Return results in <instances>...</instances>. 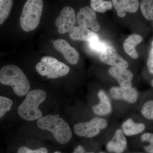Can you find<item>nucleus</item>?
Instances as JSON below:
<instances>
[{
	"label": "nucleus",
	"instance_id": "f257e3e1",
	"mask_svg": "<svg viewBox=\"0 0 153 153\" xmlns=\"http://www.w3.org/2000/svg\"><path fill=\"white\" fill-rule=\"evenodd\" d=\"M0 83L10 85L19 96H24L29 92L30 85L23 71L15 65H7L0 70Z\"/></svg>",
	"mask_w": 153,
	"mask_h": 153
},
{
	"label": "nucleus",
	"instance_id": "f03ea898",
	"mask_svg": "<svg viewBox=\"0 0 153 153\" xmlns=\"http://www.w3.org/2000/svg\"><path fill=\"white\" fill-rule=\"evenodd\" d=\"M39 128L51 132L55 139L62 144H65L71 140L72 131L68 123L55 115H48L41 117L37 121Z\"/></svg>",
	"mask_w": 153,
	"mask_h": 153
},
{
	"label": "nucleus",
	"instance_id": "7ed1b4c3",
	"mask_svg": "<svg viewBox=\"0 0 153 153\" xmlns=\"http://www.w3.org/2000/svg\"><path fill=\"white\" fill-rule=\"evenodd\" d=\"M47 94L44 90L36 89L27 94L26 98L18 108L20 117L27 121H34L42 117L39 106L45 101Z\"/></svg>",
	"mask_w": 153,
	"mask_h": 153
},
{
	"label": "nucleus",
	"instance_id": "20e7f679",
	"mask_svg": "<svg viewBox=\"0 0 153 153\" xmlns=\"http://www.w3.org/2000/svg\"><path fill=\"white\" fill-rule=\"evenodd\" d=\"M43 9L41 0H28L25 3L20 17L21 27L26 32L35 30L40 24Z\"/></svg>",
	"mask_w": 153,
	"mask_h": 153
},
{
	"label": "nucleus",
	"instance_id": "39448f33",
	"mask_svg": "<svg viewBox=\"0 0 153 153\" xmlns=\"http://www.w3.org/2000/svg\"><path fill=\"white\" fill-rule=\"evenodd\" d=\"M36 70L40 75L47 76L48 79H56L65 76L70 68L65 63L58 61L55 57L45 56L37 63Z\"/></svg>",
	"mask_w": 153,
	"mask_h": 153
},
{
	"label": "nucleus",
	"instance_id": "423d86ee",
	"mask_svg": "<svg viewBox=\"0 0 153 153\" xmlns=\"http://www.w3.org/2000/svg\"><path fill=\"white\" fill-rule=\"evenodd\" d=\"M107 126L106 120L96 117L88 122L76 124L74 126V131L79 136L92 138L97 136L101 130L104 129Z\"/></svg>",
	"mask_w": 153,
	"mask_h": 153
},
{
	"label": "nucleus",
	"instance_id": "0eeeda50",
	"mask_svg": "<svg viewBox=\"0 0 153 153\" xmlns=\"http://www.w3.org/2000/svg\"><path fill=\"white\" fill-rule=\"evenodd\" d=\"M76 22V14L74 9L66 7L61 11L60 16L55 21V25L58 33L61 35L70 32Z\"/></svg>",
	"mask_w": 153,
	"mask_h": 153
},
{
	"label": "nucleus",
	"instance_id": "6e6552de",
	"mask_svg": "<svg viewBox=\"0 0 153 153\" xmlns=\"http://www.w3.org/2000/svg\"><path fill=\"white\" fill-rule=\"evenodd\" d=\"M76 22L79 26L86 28H91L97 32L100 29L99 23L97 20L95 11L88 7L80 10L76 16Z\"/></svg>",
	"mask_w": 153,
	"mask_h": 153
},
{
	"label": "nucleus",
	"instance_id": "1a4fd4ad",
	"mask_svg": "<svg viewBox=\"0 0 153 153\" xmlns=\"http://www.w3.org/2000/svg\"><path fill=\"white\" fill-rule=\"evenodd\" d=\"M100 59L103 63L113 67L124 69L128 67V62L118 55L116 49L112 46H107L100 53Z\"/></svg>",
	"mask_w": 153,
	"mask_h": 153
},
{
	"label": "nucleus",
	"instance_id": "9d476101",
	"mask_svg": "<svg viewBox=\"0 0 153 153\" xmlns=\"http://www.w3.org/2000/svg\"><path fill=\"white\" fill-rule=\"evenodd\" d=\"M53 46L57 51L63 54L68 63L75 65L78 62L79 53L74 47H71L66 40L57 39L53 42Z\"/></svg>",
	"mask_w": 153,
	"mask_h": 153
},
{
	"label": "nucleus",
	"instance_id": "9b49d317",
	"mask_svg": "<svg viewBox=\"0 0 153 153\" xmlns=\"http://www.w3.org/2000/svg\"><path fill=\"white\" fill-rule=\"evenodd\" d=\"M109 74L117 80L120 87L124 88H129L132 86L134 75L130 70L116 67L109 68Z\"/></svg>",
	"mask_w": 153,
	"mask_h": 153
},
{
	"label": "nucleus",
	"instance_id": "f8f14e48",
	"mask_svg": "<svg viewBox=\"0 0 153 153\" xmlns=\"http://www.w3.org/2000/svg\"><path fill=\"white\" fill-rule=\"evenodd\" d=\"M110 93L115 100H123L129 103L135 102L138 98V92L136 88L131 87L124 88L120 87H112Z\"/></svg>",
	"mask_w": 153,
	"mask_h": 153
},
{
	"label": "nucleus",
	"instance_id": "ddd939ff",
	"mask_svg": "<svg viewBox=\"0 0 153 153\" xmlns=\"http://www.w3.org/2000/svg\"><path fill=\"white\" fill-rule=\"evenodd\" d=\"M127 146V141L121 129L116 131L112 140L107 143L106 148L110 152L123 153Z\"/></svg>",
	"mask_w": 153,
	"mask_h": 153
},
{
	"label": "nucleus",
	"instance_id": "4468645a",
	"mask_svg": "<svg viewBox=\"0 0 153 153\" xmlns=\"http://www.w3.org/2000/svg\"><path fill=\"white\" fill-rule=\"evenodd\" d=\"M69 36L74 41H87L88 43L99 40L97 34L79 25L74 26L69 32Z\"/></svg>",
	"mask_w": 153,
	"mask_h": 153
},
{
	"label": "nucleus",
	"instance_id": "2eb2a0df",
	"mask_svg": "<svg viewBox=\"0 0 153 153\" xmlns=\"http://www.w3.org/2000/svg\"><path fill=\"white\" fill-rule=\"evenodd\" d=\"M112 1L118 16L120 18L125 16L126 12L136 13L139 7L137 0H113Z\"/></svg>",
	"mask_w": 153,
	"mask_h": 153
},
{
	"label": "nucleus",
	"instance_id": "dca6fc26",
	"mask_svg": "<svg viewBox=\"0 0 153 153\" xmlns=\"http://www.w3.org/2000/svg\"><path fill=\"white\" fill-rule=\"evenodd\" d=\"M100 102L92 107V111L95 114L99 116L109 114L112 111L111 102L104 91L100 90L98 93Z\"/></svg>",
	"mask_w": 153,
	"mask_h": 153
},
{
	"label": "nucleus",
	"instance_id": "f3484780",
	"mask_svg": "<svg viewBox=\"0 0 153 153\" xmlns=\"http://www.w3.org/2000/svg\"><path fill=\"white\" fill-rule=\"evenodd\" d=\"M143 41V37L140 35L136 34L131 35L124 42L123 47L125 51L132 58L137 59L138 57V54L136 50L135 47Z\"/></svg>",
	"mask_w": 153,
	"mask_h": 153
},
{
	"label": "nucleus",
	"instance_id": "a211bd4d",
	"mask_svg": "<svg viewBox=\"0 0 153 153\" xmlns=\"http://www.w3.org/2000/svg\"><path fill=\"white\" fill-rule=\"evenodd\" d=\"M146 126L143 123H137L131 118L128 119L122 125V130L128 136L135 135L145 130Z\"/></svg>",
	"mask_w": 153,
	"mask_h": 153
},
{
	"label": "nucleus",
	"instance_id": "6ab92c4d",
	"mask_svg": "<svg viewBox=\"0 0 153 153\" xmlns=\"http://www.w3.org/2000/svg\"><path fill=\"white\" fill-rule=\"evenodd\" d=\"M13 3L12 0H0V25L9 17Z\"/></svg>",
	"mask_w": 153,
	"mask_h": 153
},
{
	"label": "nucleus",
	"instance_id": "aec40b11",
	"mask_svg": "<svg viewBox=\"0 0 153 153\" xmlns=\"http://www.w3.org/2000/svg\"><path fill=\"white\" fill-rule=\"evenodd\" d=\"M91 6L94 10L103 13L108 10H111L112 5L110 1L102 0H91Z\"/></svg>",
	"mask_w": 153,
	"mask_h": 153
},
{
	"label": "nucleus",
	"instance_id": "412c9836",
	"mask_svg": "<svg viewBox=\"0 0 153 153\" xmlns=\"http://www.w3.org/2000/svg\"><path fill=\"white\" fill-rule=\"evenodd\" d=\"M142 13L146 19L149 20L153 19V1L143 0L140 2Z\"/></svg>",
	"mask_w": 153,
	"mask_h": 153
},
{
	"label": "nucleus",
	"instance_id": "4be33fe9",
	"mask_svg": "<svg viewBox=\"0 0 153 153\" xmlns=\"http://www.w3.org/2000/svg\"><path fill=\"white\" fill-rule=\"evenodd\" d=\"M13 102L5 97L0 96V118L3 117L6 113L11 109Z\"/></svg>",
	"mask_w": 153,
	"mask_h": 153
},
{
	"label": "nucleus",
	"instance_id": "5701e85b",
	"mask_svg": "<svg viewBox=\"0 0 153 153\" xmlns=\"http://www.w3.org/2000/svg\"><path fill=\"white\" fill-rule=\"evenodd\" d=\"M141 113L144 117L149 120H153V101L149 100L144 104L141 109Z\"/></svg>",
	"mask_w": 153,
	"mask_h": 153
},
{
	"label": "nucleus",
	"instance_id": "b1692460",
	"mask_svg": "<svg viewBox=\"0 0 153 153\" xmlns=\"http://www.w3.org/2000/svg\"><path fill=\"white\" fill-rule=\"evenodd\" d=\"M88 46L91 50L94 52L99 53H101L104 50L105 48L107 47V45L104 42L98 40L89 42Z\"/></svg>",
	"mask_w": 153,
	"mask_h": 153
},
{
	"label": "nucleus",
	"instance_id": "393cba45",
	"mask_svg": "<svg viewBox=\"0 0 153 153\" xmlns=\"http://www.w3.org/2000/svg\"><path fill=\"white\" fill-rule=\"evenodd\" d=\"M17 153H48L46 148L42 147L36 150H32L27 147H21L18 149Z\"/></svg>",
	"mask_w": 153,
	"mask_h": 153
},
{
	"label": "nucleus",
	"instance_id": "a878e982",
	"mask_svg": "<svg viewBox=\"0 0 153 153\" xmlns=\"http://www.w3.org/2000/svg\"><path fill=\"white\" fill-rule=\"evenodd\" d=\"M153 41L152 42V47L150 51L148 61V67L149 70L152 74L153 73Z\"/></svg>",
	"mask_w": 153,
	"mask_h": 153
},
{
	"label": "nucleus",
	"instance_id": "bb28decb",
	"mask_svg": "<svg viewBox=\"0 0 153 153\" xmlns=\"http://www.w3.org/2000/svg\"><path fill=\"white\" fill-rule=\"evenodd\" d=\"M141 140L143 142H148L153 144V134L152 133H146L141 137Z\"/></svg>",
	"mask_w": 153,
	"mask_h": 153
},
{
	"label": "nucleus",
	"instance_id": "cd10ccee",
	"mask_svg": "<svg viewBox=\"0 0 153 153\" xmlns=\"http://www.w3.org/2000/svg\"><path fill=\"white\" fill-rule=\"evenodd\" d=\"M73 153H94L93 152H87L85 151L84 148L81 145H78L74 149Z\"/></svg>",
	"mask_w": 153,
	"mask_h": 153
},
{
	"label": "nucleus",
	"instance_id": "c85d7f7f",
	"mask_svg": "<svg viewBox=\"0 0 153 153\" xmlns=\"http://www.w3.org/2000/svg\"><path fill=\"white\" fill-rule=\"evenodd\" d=\"M145 151L148 153H153V144L146 146L144 147Z\"/></svg>",
	"mask_w": 153,
	"mask_h": 153
},
{
	"label": "nucleus",
	"instance_id": "c756f323",
	"mask_svg": "<svg viewBox=\"0 0 153 153\" xmlns=\"http://www.w3.org/2000/svg\"><path fill=\"white\" fill-rule=\"evenodd\" d=\"M151 85H152V86H153V80H152V81H151Z\"/></svg>",
	"mask_w": 153,
	"mask_h": 153
},
{
	"label": "nucleus",
	"instance_id": "7c9ffc66",
	"mask_svg": "<svg viewBox=\"0 0 153 153\" xmlns=\"http://www.w3.org/2000/svg\"><path fill=\"white\" fill-rule=\"evenodd\" d=\"M54 153H61L60 152H55Z\"/></svg>",
	"mask_w": 153,
	"mask_h": 153
},
{
	"label": "nucleus",
	"instance_id": "2f4dec72",
	"mask_svg": "<svg viewBox=\"0 0 153 153\" xmlns=\"http://www.w3.org/2000/svg\"><path fill=\"white\" fill-rule=\"evenodd\" d=\"M144 153L138 152V153Z\"/></svg>",
	"mask_w": 153,
	"mask_h": 153
},
{
	"label": "nucleus",
	"instance_id": "473e14b6",
	"mask_svg": "<svg viewBox=\"0 0 153 153\" xmlns=\"http://www.w3.org/2000/svg\"><path fill=\"white\" fill-rule=\"evenodd\" d=\"M105 153L102 152H100V153Z\"/></svg>",
	"mask_w": 153,
	"mask_h": 153
}]
</instances>
